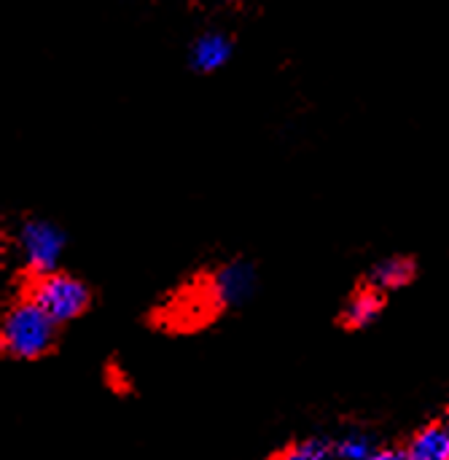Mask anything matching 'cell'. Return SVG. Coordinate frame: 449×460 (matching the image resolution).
Returning <instances> with one entry per match:
<instances>
[{
	"instance_id": "8992f818",
	"label": "cell",
	"mask_w": 449,
	"mask_h": 460,
	"mask_svg": "<svg viewBox=\"0 0 449 460\" xmlns=\"http://www.w3.org/2000/svg\"><path fill=\"white\" fill-rule=\"evenodd\" d=\"M407 460H449V426H426L423 431H418L407 450Z\"/></svg>"
},
{
	"instance_id": "9c48e42d",
	"label": "cell",
	"mask_w": 449,
	"mask_h": 460,
	"mask_svg": "<svg viewBox=\"0 0 449 460\" xmlns=\"http://www.w3.org/2000/svg\"><path fill=\"white\" fill-rule=\"evenodd\" d=\"M280 460H337L334 445L326 439H304L283 453Z\"/></svg>"
},
{
	"instance_id": "30bf717a",
	"label": "cell",
	"mask_w": 449,
	"mask_h": 460,
	"mask_svg": "<svg viewBox=\"0 0 449 460\" xmlns=\"http://www.w3.org/2000/svg\"><path fill=\"white\" fill-rule=\"evenodd\" d=\"M377 447L372 445V439H366L364 434H348L345 439H339L334 445V456L337 460H369Z\"/></svg>"
},
{
	"instance_id": "52a82bcc",
	"label": "cell",
	"mask_w": 449,
	"mask_h": 460,
	"mask_svg": "<svg viewBox=\"0 0 449 460\" xmlns=\"http://www.w3.org/2000/svg\"><path fill=\"white\" fill-rule=\"evenodd\" d=\"M380 307H383V299L377 294V288H361L350 296V302L345 305V313H342V321L350 326V329H364L369 326L377 315H380Z\"/></svg>"
},
{
	"instance_id": "ba28073f",
	"label": "cell",
	"mask_w": 449,
	"mask_h": 460,
	"mask_svg": "<svg viewBox=\"0 0 449 460\" xmlns=\"http://www.w3.org/2000/svg\"><path fill=\"white\" fill-rule=\"evenodd\" d=\"M412 278H415V264L404 256H391L372 270V288L377 291L399 288V286H407Z\"/></svg>"
},
{
	"instance_id": "8fae6325",
	"label": "cell",
	"mask_w": 449,
	"mask_h": 460,
	"mask_svg": "<svg viewBox=\"0 0 449 460\" xmlns=\"http://www.w3.org/2000/svg\"><path fill=\"white\" fill-rule=\"evenodd\" d=\"M369 460H407V458H404V453H399V450H391V447H377V450L372 453V458Z\"/></svg>"
},
{
	"instance_id": "7a4b0ae2",
	"label": "cell",
	"mask_w": 449,
	"mask_h": 460,
	"mask_svg": "<svg viewBox=\"0 0 449 460\" xmlns=\"http://www.w3.org/2000/svg\"><path fill=\"white\" fill-rule=\"evenodd\" d=\"M27 299H32L57 326H62V323L75 321L89 307L92 296H89V288L78 278L65 275V272H48L32 283Z\"/></svg>"
},
{
	"instance_id": "277c9868",
	"label": "cell",
	"mask_w": 449,
	"mask_h": 460,
	"mask_svg": "<svg viewBox=\"0 0 449 460\" xmlns=\"http://www.w3.org/2000/svg\"><path fill=\"white\" fill-rule=\"evenodd\" d=\"M256 286V272L248 261H232L224 264L213 275V296L221 307H237L242 305Z\"/></svg>"
},
{
	"instance_id": "3957f363",
	"label": "cell",
	"mask_w": 449,
	"mask_h": 460,
	"mask_svg": "<svg viewBox=\"0 0 449 460\" xmlns=\"http://www.w3.org/2000/svg\"><path fill=\"white\" fill-rule=\"evenodd\" d=\"M16 245L27 270L40 278L57 272V264L65 251V237L48 221H24L16 232Z\"/></svg>"
},
{
	"instance_id": "6da1fadb",
	"label": "cell",
	"mask_w": 449,
	"mask_h": 460,
	"mask_svg": "<svg viewBox=\"0 0 449 460\" xmlns=\"http://www.w3.org/2000/svg\"><path fill=\"white\" fill-rule=\"evenodd\" d=\"M54 340H57V323L32 299L16 302L3 318L0 342L5 356L16 361H35L46 356Z\"/></svg>"
},
{
	"instance_id": "5b68a950",
	"label": "cell",
	"mask_w": 449,
	"mask_h": 460,
	"mask_svg": "<svg viewBox=\"0 0 449 460\" xmlns=\"http://www.w3.org/2000/svg\"><path fill=\"white\" fill-rule=\"evenodd\" d=\"M232 57V40L221 32H207L191 46V67L199 73H213L224 67Z\"/></svg>"
}]
</instances>
